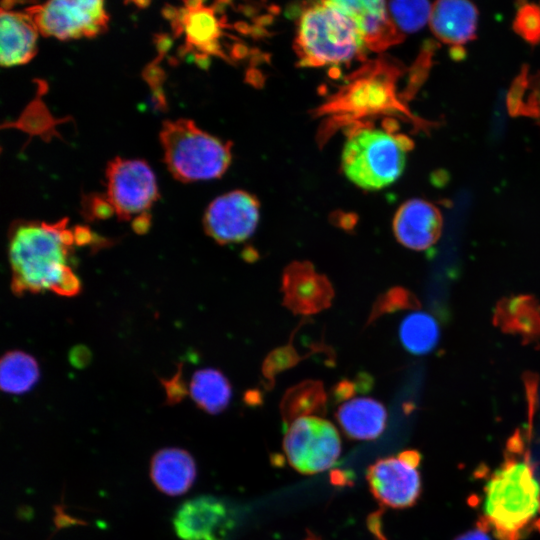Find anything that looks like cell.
<instances>
[{
  "mask_svg": "<svg viewBox=\"0 0 540 540\" xmlns=\"http://www.w3.org/2000/svg\"><path fill=\"white\" fill-rule=\"evenodd\" d=\"M413 143L405 136L362 128L348 137L341 156L345 176L356 186L380 190L395 182L405 167Z\"/></svg>",
  "mask_w": 540,
  "mask_h": 540,
  "instance_id": "5b68a950",
  "label": "cell"
},
{
  "mask_svg": "<svg viewBox=\"0 0 540 540\" xmlns=\"http://www.w3.org/2000/svg\"><path fill=\"white\" fill-rule=\"evenodd\" d=\"M40 376L39 366L34 357L23 351H9L0 361V386L10 394L30 391Z\"/></svg>",
  "mask_w": 540,
  "mask_h": 540,
  "instance_id": "44dd1931",
  "label": "cell"
},
{
  "mask_svg": "<svg viewBox=\"0 0 540 540\" xmlns=\"http://www.w3.org/2000/svg\"><path fill=\"white\" fill-rule=\"evenodd\" d=\"M283 305L294 314L310 315L327 309L334 298L329 279L307 261H294L282 273Z\"/></svg>",
  "mask_w": 540,
  "mask_h": 540,
  "instance_id": "7c38bea8",
  "label": "cell"
},
{
  "mask_svg": "<svg viewBox=\"0 0 540 540\" xmlns=\"http://www.w3.org/2000/svg\"><path fill=\"white\" fill-rule=\"evenodd\" d=\"M327 395L319 381L308 380L290 388L281 402L283 419L289 424L304 416L324 413Z\"/></svg>",
  "mask_w": 540,
  "mask_h": 540,
  "instance_id": "7402d4cb",
  "label": "cell"
},
{
  "mask_svg": "<svg viewBox=\"0 0 540 540\" xmlns=\"http://www.w3.org/2000/svg\"><path fill=\"white\" fill-rule=\"evenodd\" d=\"M477 21L478 10L473 3L443 0L432 5L429 23L440 41L459 48L475 38Z\"/></svg>",
  "mask_w": 540,
  "mask_h": 540,
  "instance_id": "9a60e30c",
  "label": "cell"
},
{
  "mask_svg": "<svg viewBox=\"0 0 540 540\" xmlns=\"http://www.w3.org/2000/svg\"><path fill=\"white\" fill-rule=\"evenodd\" d=\"M160 141L169 172L181 182L219 178L231 163V142L201 130L192 120L164 122Z\"/></svg>",
  "mask_w": 540,
  "mask_h": 540,
  "instance_id": "277c9868",
  "label": "cell"
},
{
  "mask_svg": "<svg viewBox=\"0 0 540 540\" xmlns=\"http://www.w3.org/2000/svg\"><path fill=\"white\" fill-rule=\"evenodd\" d=\"M150 476L159 491L169 496H179L193 485L196 479V464L186 450L164 448L153 455Z\"/></svg>",
  "mask_w": 540,
  "mask_h": 540,
  "instance_id": "e0dca14e",
  "label": "cell"
},
{
  "mask_svg": "<svg viewBox=\"0 0 540 540\" xmlns=\"http://www.w3.org/2000/svg\"><path fill=\"white\" fill-rule=\"evenodd\" d=\"M439 339V328L432 316L424 312L407 315L400 324V340L413 354L430 352Z\"/></svg>",
  "mask_w": 540,
  "mask_h": 540,
  "instance_id": "603a6c76",
  "label": "cell"
},
{
  "mask_svg": "<svg viewBox=\"0 0 540 540\" xmlns=\"http://www.w3.org/2000/svg\"><path fill=\"white\" fill-rule=\"evenodd\" d=\"M40 34L58 40L94 37L108 23L104 3L98 0H55L28 7Z\"/></svg>",
  "mask_w": 540,
  "mask_h": 540,
  "instance_id": "52a82bcc",
  "label": "cell"
},
{
  "mask_svg": "<svg viewBox=\"0 0 540 540\" xmlns=\"http://www.w3.org/2000/svg\"><path fill=\"white\" fill-rule=\"evenodd\" d=\"M38 29L31 16L23 11L5 10L0 16V62L14 66L29 62L36 53Z\"/></svg>",
  "mask_w": 540,
  "mask_h": 540,
  "instance_id": "2e32d148",
  "label": "cell"
},
{
  "mask_svg": "<svg viewBox=\"0 0 540 540\" xmlns=\"http://www.w3.org/2000/svg\"><path fill=\"white\" fill-rule=\"evenodd\" d=\"M336 420L345 435L354 440H374L386 426L384 405L368 397L349 399L336 411Z\"/></svg>",
  "mask_w": 540,
  "mask_h": 540,
  "instance_id": "ac0fdd59",
  "label": "cell"
},
{
  "mask_svg": "<svg viewBox=\"0 0 540 540\" xmlns=\"http://www.w3.org/2000/svg\"><path fill=\"white\" fill-rule=\"evenodd\" d=\"M176 30L183 32L187 45L210 51L218 36L219 24L214 11L200 2H187L173 17Z\"/></svg>",
  "mask_w": 540,
  "mask_h": 540,
  "instance_id": "d6986e66",
  "label": "cell"
},
{
  "mask_svg": "<svg viewBox=\"0 0 540 540\" xmlns=\"http://www.w3.org/2000/svg\"><path fill=\"white\" fill-rule=\"evenodd\" d=\"M106 179V200L121 220L146 216L159 197L154 173L141 160L113 159L107 165Z\"/></svg>",
  "mask_w": 540,
  "mask_h": 540,
  "instance_id": "ba28073f",
  "label": "cell"
},
{
  "mask_svg": "<svg viewBox=\"0 0 540 540\" xmlns=\"http://www.w3.org/2000/svg\"><path fill=\"white\" fill-rule=\"evenodd\" d=\"M180 375L181 374L179 370V372L172 379L163 381V385L165 387L167 395V402L169 404L178 403L188 392L183 382L181 381Z\"/></svg>",
  "mask_w": 540,
  "mask_h": 540,
  "instance_id": "f1b7e54d",
  "label": "cell"
},
{
  "mask_svg": "<svg viewBox=\"0 0 540 540\" xmlns=\"http://www.w3.org/2000/svg\"><path fill=\"white\" fill-rule=\"evenodd\" d=\"M409 293L401 288H393L379 296L374 303L367 323H371L383 314L415 306Z\"/></svg>",
  "mask_w": 540,
  "mask_h": 540,
  "instance_id": "4316f807",
  "label": "cell"
},
{
  "mask_svg": "<svg viewBox=\"0 0 540 540\" xmlns=\"http://www.w3.org/2000/svg\"><path fill=\"white\" fill-rule=\"evenodd\" d=\"M173 526L182 540H226L234 529L235 517L223 500L198 496L178 508Z\"/></svg>",
  "mask_w": 540,
  "mask_h": 540,
  "instance_id": "8fae6325",
  "label": "cell"
},
{
  "mask_svg": "<svg viewBox=\"0 0 540 540\" xmlns=\"http://www.w3.org/2000/svg\"><path fill=\"white\" fill-rule=\"evenodd\" d=\"M293 357V351H289V348H281L278 351H274L267 359L264 365V372L272 373L279 372L291 364L295 363Z\"/></svg>",
  "mask_w": 540,
  "mask_h": 540,
  "instance_id": "83f0119b",
  "label": "cell"
},
{
  "mask_svg": "<svg viewBox=\"0 0 540 540\" xmlns=\"http://www.w3.org/2000/svg\"><path fill=\"white\" fill-rule=\"evenodd\" d=\"M513 30L529 44H539L540 6L535 3H521L513 21Z\"/></svg>",
  "mask_w": 540,
  "mask_h": 540,
  "instance_id": "484cf974",
  "label": "cell"
},
{
  "mask_svg": "<svg viewBox=\"0 0 540 540\" xmlns=\"http://www.w3.org/2000/svg\"><path fill=\"white\" fill-rule=\"evenodd\" d=\"M259 216L258 199L249 192L235 190L209 204L203 226L207 235L219 244L239 243L254 233Z\"/></svg>",
  "mask_w": 540,
  "mask_h": 540,
  "instance_id": "30bf717a",
  "label": "cell"
},
{
  "mask_svg": "<svg viewBox=\"0 0 540 540\" xmlns=\"http://www.w3.org/2000/svg\"><path fill=\"white\" fill-rule=\"evenodd\" d=\"M390 15L402 32H415L430 20L432 4L427 1L387 2Z\"/></svg>",
  "mask_w": 540,
  "mask_h": 540,
  "instance_id": "d4e9b609",
  "label": "cell"
},
{
  "mask_svg": "<svg viewBox=\"0 0 540 540\" xmlns=\"http://www.w3.org/2000/svg\"><path fill=\"white\" fill-rule=\"evenodd\" d=\"M356 25L366 48L379 52L404 39L394 23L387 3L378 0L331 1Z\"/></svg>",
  "mask_w": 540,
  "mask_h": 540,
  "instance_id": "4fadbf2b",
  "label": "cell"
},
{
  "mask_svg": "<svg viewBox=\"0 0 540 540\" xmlns=\"http://www.w3.org/2000/svg\"><path fill=\"white\" fill-rule=\"evenodd\" d=\"M294 48L302 66L320 67L359 58L366 45L350 17L331 1H323L301 14Z\"/></svg>",
  "mask_w": 540,
  "mask_h": 540,
  "instance_id": "3957f363",
  "label": "cell"
},
{
  "mask_svg": "<svg viewBox=\"0 0 540 540\" xmlns=\"http://www.w3.org/2000/svg\"><path fill=\"white\" fill-rule=\"evenodd\" d=\"M507 107L512 116L531 117L540 126V72L529 75L527 68H523L512 83Z\"/></svg>",
  "mask_w": 540,
  "mask_h": 540,
  "instance_id": "cb8c5ba5",
  "label": "cell"
},
{
  "mask_svg": "<svg viewBox=\"0 0 540 540\" xmlns=\"http://www.w3.org/2000/svg\"><path fill=\"white\" fill-rule=\"evenodd\" d=\"M283 449L289 464L303 474L332 467L341 453V439L334 425L317 416L295 419L288 426Z\"/></svg>",
  "mask_w": 540,
  "mask_h": 540,
  "instance_id": "8992f818",
  "label": "cell"
},
{
  "mask_svg": "<svg viewBox=\"0 0 540 540\" xmlns=\"http://www.w3.org/2000/svg\"><path fill=\"white\" fill-rule=\"evenodd\" d=\"M306 540H318V539H316V538L313 537V536H310V537H308Z\"/></svg>",
  "mask_w": 540,
  "mask_h": 540,
  "instance_id": "4dcf8cb0",
  "label": "cell"
},
{
  "mask_svg": "<svg viewBox=\"0 0 540 540\" xmlns=\"http://www.w3.org/2000/svg\"><path fill=\"white\" fill-rule=\"evenodd\" d=\"M392 226L400 244L422 251L433 246L439 239L442 216L432 203L423 199H411L398 208Z\"/></svg>",
  "mask_w": 540,
  "mask_h": 540,
  "instance_id": "5bb4252c",
  "label": "cell"
},
{
  "mask_svg": "<svg viewBox=\"0 0 540 540\" xmlns=\"http://www.w3.org/2000/svg\"><path fill=\"white\" fill-rule=\"evenodd\" d=\"M482 510L481 520L498 540H518L540 510V483L519 432L508 441L503 462L485 484Z\"/></svg>",
  "mask_w": 540,
  "mask_h": 540,
  "instance_id": "7a4b0ae2",
  "label": "cell"
},
{
  "mask_svg": "<svg viewBox=\"0 0 540 540\" xmlns=\"http://www.w3.org/2000/svg\"><path fill=\"white\" fill-rule=\"evenodd\" d=\"M420 460L417 451L406 450L370 465L366 479L374 498L381 505L395 509L414 505L421 493Z\"/></svg>",
  "mask_w": 540,
  "mask_h": 540,
  "instance_id": "9c48e42d",
  "label": "cell"
},
{
  "mask_svg": "<svg viewBox=\"0 0 540 540\" xmlns=\"http://www.w3.org/2000/svg\"><path fill=\"white\" fill-rule=\"evenodd\" d=\"M188 393L199 408L215 415L228 407L232 389L230 382L221 371L204 368L195 371L192 375Z\"/></svg>",
  "mask_w": 540,
  "mask_h": 540,
  "instance_id": "ffe728a7",
  "label": "cell"
},
{
  "mask_svg": "<svg viewBox=\"0 0 540 540\" xmlns=\"http://www.w3.org/2000/svg\"><path fill=\"white\" fill-rule=\"evenodd\" d=\"M76 234L67 219L57 223L18 221L9 230L11 288L17 295L50 290L61 296L79 293L81 284L69 257Z\"/></svg>",
  "mask_w": 540,
  "mask_h": 540,
  "instance_id": "6da1fadb",
  "label": "cell"
},
{
  "mask_svg": "<svg viewBox=\"0 0 540 540\" xmlns=\"http://www.w3.org/2000/svg\"><path fill=\"white\" fill-rule=\"evenodd\" d=\"M455 540H498V538L491 528L480 520L475 528L461 534Z\"/></svg>",
  "mask_w": 540,
  "mask_h": 540,
  "instance_id": "f546056e",
  "label": "cell"
}]
</instances>
